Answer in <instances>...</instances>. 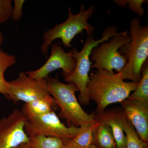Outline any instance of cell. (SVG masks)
<instances>
[{"label": "cell", "instance_id": "cell-1", "mask_svg": "<svg viewBox=\"0 0 148 148\" xmlns=\"http://www.w3.org/2000/svg\"><path fill=\"white\" fill-rule=\"evenodd\" d=\"M138 83L125 82L117 73L100 69L92 72L86 85L89 100L97 105L96 113L113 103H121L136 89Z\"/></svg>", "mask_w": 148, "mask_h": 148}, {"label": "cell", "instance_id": "cell-2", "mask_svg": "<svg viewBox=\"0 0 148 148\" xmlns=\"http://www.w3.org/2000/svg\"><path fill=\"white\" fill-rule=\"evenodd\" d=\"M46 81L48 91L60 108V116L66 120L68 126L83 127L95 124V113L86 112L77 100L75 93L79 90L75 84L61 82L58 75Z\"/></svg>", "mask_w": 148, "mask_h": 148}, {"label": "cell", "instance_id": "cell-3", "mask_svg": "<svg viewBox=\"0 0 148 148\" xmlns=\"http://www.w3.org/2000/svg\"><path fill=\"white\" fill-rule=\"evenodd\" d=\"M131 40L119 49L127 64L117 73L123 79L138 83L141 78V69L148 56V25L143 26L139 16L132 18L130 24Z\"/></svg>", "mask_w": 148, "mask_h": 148}, {"label": "cell", "instance_id": "cell-4", "mask_svg": "<svg viewBox=\"0 0 148 148\" xmlns=\"http://www.w3.org/2000/svg\"><path fill=\"white\" fill-rule=\"evenodd\" d=\"M94 12L93 6L85 10V5L81 6L79 12L73 14L71 9L69 8V15L66 21L61 24L56 25L44 34L43 42L41 46V51L47 56L48 49L51 45L52 42L56 39H61L62 42L67 48L71 47L72 40L76 35L85 30L88 36H92L95 28L89 24L88 19L92 16Z\"/></svg>", "mask_w": 148, "mask_h": 148}, {"label": "cell", "instance_id": "cell-5", "mask_svg": "<svg viewBox=\"0 0 148 148\" xmlns=\"http://www.w3.org/2000/svg\"><path fill=\"white\" fill-rule=\"evenodd\" d=\"M118 34L117 28L115 26H109L103 31L102 38L100 39L96 40L92 36H88L81 51H78L75 48L72 49V55L76 61V66L73 73L65 78V80L76 85L80 92L79 100L82 105H87L90 101L86 85L89 80L88 73L92 64L90 60L91 51L101 43L108 41L111 37Z\"/></svg>", "mask_w": 148, "mask_h": 148}, {"label": "cell", "instance_id": "cell-6", "mask_svg": "<svg viewBox=\"0 0 148 148\" xmlns=\"http://www.w3.org/2000/svg\"><path fill=\"white\" fill-rule=\"evenodd\" d=\"M130 40V36L125 31L111 37L109 41L101 43L95 47L90 54V61L94 62L91 68L111 72L115 70L117 73H120L127 61L124 56L119 52V49Z\"/></svg>", "mask_w": 148, "mask_h": 148}, {"label": "cell", "instance_id": "cell-7", "mask_svg": "<svg viewBox=\"0 0 148 148\" xmlns=\"http://www.w3.org/2000/svg\"><path fill=\"white\" fill-rule=\"evenodd\" d=\"M86 127L66 126L54 111H52L40 116L28 118L24 130L28 137L42 135L68 141L75 138Z\"/></svg>", "mask_w": 148, "mask_h": 148}, {"label": "cell", "instance_id": "cell-8", "mask_svg": "<svg viewBox=\"0 0 148 148\" xmlns=\"http://www.w3.org/2000/svg\"><path fill=\"white\" fill-rule=\"evenodd\" d=\"M27 120L22 111L17 109L0 120V148H15L29 143L24 130Z\"/></svg>", "mask_w": 148, "mask_h": 148}, {"label": "cell", "instance_id": "cell-9", "mask_svg": "<svg viewBox=\"0 0 148 148\" xmlns=\"http://www.w3.org/2000/svg\"><path fill=\"white\" fill-rule=\"evenodd\" d=\"M8 83L9 99L15 103L19 101L29 103L50 95L46 79H33L23 72L19 74L16 79Z\"/></svg>", "mask_w": 148, "mask_h": 148}, {"label": "cell", "instance_id": "cell-10", "mask_svg": "<svg viewBox=\"0 0 148 148\" xmlns=\"http://www.w3.org/2000/svg\"><path fill=\"white\" fill-rule=\"evenodd\" d=\"M76 66V61L72 55V51H64L58 43L51 45L50 57L41 67L36 71H29L25 73L33 79H46L50 73L59 69L62 70L65 78L73 73Z\"/></svg>", "mask_w": 148, "mask_h": 148}, {"label": "cell", "instance_id": "cell-11", "mask_svg": "<svg viewBox=\"0 0 148 148\" xmlns=\"http://www.w3.org/2000/svg\"><path fill=\"white\" fill-rule=\"evenodd\" d=\"M126 119L133 125L141 140L148 142V102L125 99L121 103Z\"/></svg>", "mask_w": 148, "mask_h": 148}, {"label": "cell", "instance_id": "cell-12", "mask_svg": "<svg viewBox=\"0 0 148 148\" xmlns=\"http://www.w3.org/2000/svg\"><path fill=\"white\" fill-rule=\"evenodd\" d=\"M125 118L122 109H112L95 114V122L108 124L113 134L116 148H125L126 138L123 121Z\"/></svg>", "mask_w": 148, "mask_h": 148}, {"label": "cell", "instance_id": "cell-13", "mask_svg": "<svg viewBox=\"0 0 148 148\" xmlns=\"http://www.w3.org/2000/svg\"><path fill=\"white\" fill-rule=\"evenodd\" d=\"M56 105L53 97L49 95L44 98L25 103L22 111L29 118L40 116L54 111Z\"/></svg>", "mask_w": 148, "mask_h": 148}, {"label": "cell", "instance_id": "cell-14", "mask_svg": "<svg viewBox=\"0 0 148 148\" xmlns=\"http://www.w3.org/2000/svg\"><path fill=\"white\" fill-rule=\"evenodd\" d=\"M92 138L93 145L99 148H116L112 129L106 123H99L92 133Z\"/></svg>", "mask_w": 148, "mask_h": 148}, {"label": "cell", "instance_id": "cell-15", "mask_svg": "<svg viewBox=\"0 0 148 148\" xmlns=\"http://www.w3.org/2000/svg\"><path fill=\"white\" fill-rule=\"evenodd\" d=\"M17 62L15 56L10 55L0 50V93L9 99L8 87V81L5 78L6 70L13 66Z\"/></svg>", "mask_w": 148, "mask_h": 148}, {"label": "cell", "instance_id": "cell-16", "mask_svg": "<svg viewBox=\"0 0 148 148\" xmlns=\"http://www.w3.org/2000/svg\"><path fill=\"white\" fill-rule=\"evenodd\" d=\"M98 124L99 123L96 122L85 127L82 132L75 138L68 141L64 148H85L93 144L92 133Z\"/></svg>", "mask_w": 148, "mask_h": 148}, {"label": "cell", "instance_id": "cell-17", "mask_svg": "<svg viewBox=\"0 0 148 148\" xmlns=\"http://www.w3.org/2000/svg\"><path fill=\"white\" fill-rule=\"evenodd\" d=\"M141 78L133 93L126 99L128 101L138 100L148 102V60L147 59L141 69Z\"/></svg>", "mask_w": 148, "mask_h": 148}, {"label": "cell", "instance_id": "cell-18", "mask_svg": "<svg viewBox=\"0 0 148 148\" xmlns=\"http://www.w3.org/2000/svg\"><path fill=\"white\" fill-rule=\"evenodd\" d=\"M29 137V145L32 148H64L68 141L42 135Z\"/></svg>", "mask_w": 148, "mask_h": 148}, {"label": "cell", "instance_id": "cell-19", "mask_svg": "<svg viewBox=\"0 0 148 148\" xmlns=\"http://www.w3.org/2000/svg\"><path fill=\"white\" fill-rule=\"evenodd\" d=\"M123 127L126 138L125 148H148V143L140 139L135 128L126 117L123 121Z\"/></svg>", "mask_w": 148, "mask_h": 148}, {"label": "cell", "instance_id": "cell-20", "mask_svg": "<svg viewBox=\"0 0 148 148\" xmlns=\"http://www.w3.org/2000/svg\"><path fill=\"white\" fill-rule=\"evenodd\" d=\"M147 1L144 0H115L113 2L119 6L123 7L128 5L130 9L138 14L139 16H143L145 10L142 7L144 3H147Z\"/></svg>", "mask_w": 148, "mask_h": 148}, {"label": "cell", "instance_id": "cell-21", "mask_svg": "<svg viewBox=\"0 0 148 148\" xmlns=\"http://www.w3.org/2000/svg\"><path fill=\"white\" fill-rule=\"evenodd\" d=\"M12 1L0 0V24L5 23L11 17L13 11Z\"/></svg>", "mask_w": 148, "mask_h": 148}, {"label": "cell", "instance_id": "cell-22", "mask_svg": "<svg viewBox=\"0 0 148 148\" xmlns=\"http://www.w3.org/2000/svg\"><path fill=\"white\" fill-rule=\"evenodd\" d=\"M25 1L24 0H14V5L13 7L11 18L14 21H18L22 16V7Z\"/></svg>", "mask_w": 148, "mask_h": 148}, {"label": "cell", "instance_id": "cell-23", "mask_svg": "<svg viewBox=\"0 0 148 148\" xmlns=\"http://www.w3.org/2000/svg\"><path fill=\"white\" fill-rule=\"evenodd\" d=\"M15 148H32L29 145L28 143H24L21 144L20 145L18 146L17 147Z\"/></svg>", "mask_w": 148, "mask_h": 148}, {"label": "cell", "instance_id": "cell-24", "mask_svg": "<svg viewBox=\"0 0 148 148\" xmlns=\"http://www.w3.org/2000/svg\"><path fill=\"white\" fill-rule=\"evenodd\" d=\"M4 37L3 36L2 33L0 29V50L1 49V47L2 45L3 42L4 41Z\"/></svg>", "mask_w": 148, "mask_h": 148}, {"label": "cell", "instance_id": "cell-25", "mask_svg": "<svg viewBox=\"0 0 148 148\" xmlns=\"http://www.w3.org/2000/svg\"><path fill=\"white\" fill-rule=\"evenodd\" d=\"M85 148H99L98 147H96V146L95 145H93V144H92V145H90V146H89V147H87Z\"/></svg>", "mask_w": 148, "mask_h": 148}]
</instances>
